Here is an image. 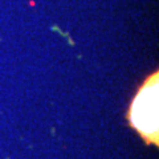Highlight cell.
I'll return each mask as SVG.
<instances>
[{
	"label": "cell",
	"mask_w": 159,
	"mask_h": 159,
	"mask_svg": "<svg viewBox=\"0 0 159 159\" xmlns=\"http://www.w3.org/2000/svg\"><path fill=\"white\" fill-rule=\"evenodd\" d=\"M131 122L142 135L154 139L158 131V86L155 82L141 89L131 107Z\"/></svg>",
	"instance_id": "obj_1"
}]
</instances>
